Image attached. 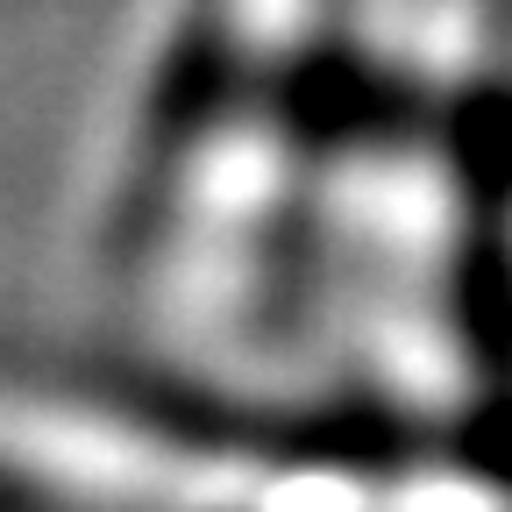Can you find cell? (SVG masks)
I'll return each instance as SVG.
<instances>
[{"label": "cell", "mask_w": 512, "mask_h": 512, "mask_svg": "<svg viewBox=\"0 0 512 512\" xmlns=\"http://www.w3.org/2000/svg\"><path fill=\"white\" fill-rule=\"evenodd\" d=\"M36 491H50L43 477H15V470H0V498H36Z\"/></svg>", "instance_id": "6da1fadb"}]
</instances>
